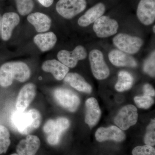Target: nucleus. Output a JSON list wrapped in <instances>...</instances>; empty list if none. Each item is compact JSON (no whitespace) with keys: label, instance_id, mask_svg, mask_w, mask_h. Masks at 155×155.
Here are the masks:
<instances>
[{"label":"nucleus","instance_id":"39448f33","mask_svg":"<svg viewBox=\"0 0 155 155\" xmlns=\"http://www.w3.org/2000/svg\"><path fill=\"white\" fill-rule=\"evenodd\" d=\"M113 42L120 51L128 54L138 52L143 45V41L140 38L124 33L117 35L113 38Z\"/></svg>","mask_w":155,"mask_h":155},{"label":"nucleus","instance_id":"473e14b6","mask_svg":"<svg viewBox=\"0 0 155 155\" xmlns=\"http://www.w3.org/2000/svg\"><path fill=\"white\" fill-rule=\"evenodd\" d=\"M155 25H154L153 28V31L154 32V33L155 32Z\"/></svg>","mask_w":155,"mask_h":155},{"label":"nucleus","instance_id":"ddd939ff","mask_svg":"<svg viewBox=\"0 0 155 155\" xmlns=\"http://www.w3.org/2000/svg\"><path fill=\"white\" fill-rule=\"evenodd\" d=\"M95 137L97 140L99 142L107 140L121 142L125 139V135L121 129L113 125L108 127L99 128L96 132Z\"/></svg>","mask_w":155,"mask_h":155},{"label":"nucleus","instance_id":"f257e3e1","mask_svg":"<svg viewBox=\"0 0 155 155\" xmlns=\"http://www.w3.org/2000/svg\"><path fill=\"white\" fill-rule=\"evenodd\" d=\"M31 72L28 66L22 62H8L0 68V85L7 87L14 80L23 82L28 80Z\"/></svg>","mask_w":155,"mask_h":155},{"label":"nucleus","instance_id":"2f4dec72","mask_svg":"<svg viewBox=\"0 0 155 155\" xmlns=\"http://www.w3.org/2000/svg\"><path fill=\"white\" fill-rule=\"evenodd\" d=\"M2 17L0 14V36L1 35V33H2Z\"/></svg>","mask_w":155,"mask_h":155},{"label":"nucleus","instance_id":"7c9ffc66","mask_svg":"<svg viewBox=\"0 0 155 155\" xmlns=\"http://www.w3.org/2000/svg\"><path fill=\"white\" fill-rule=\"evenodd\" d=\"M39 3L44 7H49L52 5L54 0H38Z\"/></svg>","mask_w":155,"mask_h":155},{"label":"nucleus","instance_id":"7ed1b4c3","mask_svg":"<svg viewBox=\"0 0 155 155\" xmlns=\"http://www.w3.org/2000/svg\"><path fill=\"white\" fill-rule=\"evenodd\" d=\"M70 126V122L64 117L56 119H49L43 127L44 132L47 135V140L49 144L55 145L59 143L62 134Z\"/></svg>","mask_w":155,"mask_h":155},{"label":"nucleus","instance_id":"423d86ee","mask_svg":"<svg viewBox=\"0 0 155 155\" xmlns=\"http://www.w3.org/2000/svg\"><path fill=\"white\" fill-rule=\"evenodd\" d=\"M53 94L59 104L70 112H74L77 110L80 105V100L78 96L68 89H56Z\"/></svg>","mask_w":155,"mask_h":155},{"label":"nucleus","instance_id":"9b49d317","mask_svg":"<svg viewBox=\"0 0 155 155\" xmlns=\"http://www.w3.org/2000/svg\"><path fill=\"white\" fill-rule=\"evenodd\" d=\"M137 15L143 25H148L153 23L155 20V0H140Z\"/></svg>","mask_w":155,"mask_h":155},{"label":"nucleus","instance_id":"c756f323","mask_svg":"<svg viewBox=\"0 0 155 155\" xmlns=\"http://www.w3.org/2000/svg\"><path fill=\"white\" fill-rule=\"evenodd\" d=\"M143 91L145 95L150 97L155 96V90L150 84H145L143 87Z\"/></svg>","mask_w":155,"mask_h":155},{"label":"nucleus","instance_id":"f3484780","mask_svg":"<svg viewBox=\"0 0 155 155\" xmlns=\"http://www.w3.org/2000/svg\"><path fill=\"white\" fill-rule=\"evenodd\" d=\"M105 6L102 3L97 4L89 9L78 19V23L81 27H87L102 17L105 12Z\"/></svg>","mask_w":155,"mask_h":155},{"label":"nucleus","instance_id":"4be33fe9","mask_svg":"<svg viewBox=\"0 0 155 155\" xmlns=\"http://www.w3.org/2000/svg\"><path fill=\"white\" fill-rule=\"evenodd\" d=\"M57 41V36L53 32L39 34L34 38V42L41 51H47L54 46Z\"/></svg>","mask_w":155,"mask_h":155},{"label":"nucleus","instance_id":"f8f14e48","mask_svg":"<svg viewBox=\"0 0 155 155\" xmlns=\"http://www.w3.org/2000/svg\"><path fill=\"white\" fill-rule=\"evenodd\" d=\"M36 95V86L33 83L25 84L17 96L16 108L19 112H24L33 101Z\"/></svg>","mask_w":155,"mask_h":155},{"label":"nucleus","instance_id":"6e6552de","mask_svg":"<svg viewBox=\"0 0 155 155\" xmlns=\"http://www.w3.org/2000/svg\"><path fill=\"white\" fill-rule=\"evenodd\" d=\"M137 108L132 105H128L119 110L114 119V122L122 130H126L135 125L138 119Z\"/></svg>","mask_w":155,"mask_h":155},{"label":"nucleus","instance_id":"9d476101","mask_svg":"<svg viewBox=\"0 0 155 155\" xmlns=\"http://www.w3.org/2000/svg\"><path fill=\"white\" fill-rule=\"evenodd\" d=\"M85 48L81 45L77 46L72 51L61 50L58 54L59 61L69 68H74L77 65L78 61L85 59L87 57Z\"/></svg>","mask_w":155,"mask_h":155},{"label":"nucleus","instance_id":"bb28decb","mask_svg":"<svg viewBox=\"0 0 155 155\" xmlns=\"http://www.w3.org/2000/svg\"><path fill=\"white\" fill-rule=\"evenodd\" d=\"M155 52L153 51L150 55L145 61L143 71L152 77H154L155 74Z\"/></svg>","mask_w":155,"mask_h":155},{"label":"nucleus","instance_id":"412c9836","mask_svg":"<svg viewBox=\"0 0 155 155\" xmlns=\"http://www.w3.org/2000/svg\"><path fill=\"white\" fill-rule=\"evenodd\" d=\"M64 80L78 91L86 93H90L92 91L91 86L81 75L77 73H67Z\"/></svg>","mask_w":155,"mask_h":155},{"label":"nucleus","instance_id":"72a5a7b5","mask_svg":"<svg viewBox=\"0 0 155 155\" xmlns=\"http://www.w3.org/2000/svg\"><path fill=\"white\" fill-rule=\"evenodd\" d=\"M10 155H18V154H17V153H13V154H11Z\"/></svg>","mask_w":155,"mask_h":155},{"label":"nucleus","instance_id":"a878e982","mask_svg":"<svg viewBox=\"0 0 155 155\" xmlns=\"http://www.w3.org/2000/svg\"><path fill=\"white\" fill-rule=\"evenodd\" d=\"M146 144L153 146L155 144V119L151 121L147 128V132L144 137Z\"/></svg>","mask_w":155,"mask_h":155},{"label":"nucleus","instance_id":"2eb2a0df","mask_svg":"<svg viewBox=\"0 0 155 155\" xmlns=\"http://www.w3.org/2000/svg\"><path fill=\"white\" fill-rule=\"evenodd\" d=\"M40 140L37 136L29 135L19 142L17 147L19 155H35L40 146Z\"/></svg>","mask_w":155,"mask_h":155},{"label":"nucleus","instance_id":"1a4fd4ad","mask_svg":"<svg viewBox=\"0 0 155 155\" xmlns=\"http://www.w3.org/2000/svg\"><path fill=\"white\" fill-rule=\"evenodd\" d=\"M119 28L118 22L107 16H102L94 22L93 30L97 36L105 38L117 33Z\"/></svg>","mask_w":155,"mask_h":155},{"label":"nucleus","instance_id":"a211bd4d","mask_svg":"<svg viewBox=\"0 0 155 155\" xmlns=\"http://www.w3.org/2000/svg\"><path fill=\"white\" fill-rule=\"evenodd\" d=\"M108 58L111 63L116 67H136L137 65L133 57L120 50H112L109 53Z\"/></svg>","mask_w":155,"mask_h":155},{"label":"nucleus","instance_id":"393cba45","mask_svg":"<svg viewBox=\"0 0 155 155\" xmlns=\"http://www.w3.org/2000/svg\"><path fill=\"white\" fill-rule=\"evenodd\" d=\"M17 10L22 16H25L31 13L34 7L32 0H16Z\"/></svg>","mask_w":155,"mask_h":155},{"label":"nucleus","instance_id":"4468645a","mask_svg":"<svg viewBox=\"0 0 155 155\" xmlns=\"http://www.w3.org/2000/svg\"><path fill=\"white\" fill-rule=\"evenodd\" d=\"M20 18L17 13L9 12L4 14L2 19L1 35L3 40L7 41L11 38L15 27L19 24Z\"/></svg>","mask_w":155,"mask_h":155},{"label":"nucleus","instance_id":"b1692460","mask_svg":"<svg viewBox=\"0 0 155 155\" xmlns=\"http://www.w3.org/2000/svg\"><path fill=\"white\" fill-rule=\"evenodd\" d=\"M11 143L8 129L2 125H0V155L6 153Z\"/></svg>","mask_w":155,"mask_h":155},{"label":"nucleus","instance_id":"c85d7f7f","mask_svg":"<svg viewBox=\"0 0 155 155\" xmlns=\"http://www.w3.org/2000/svg\"><path fill=\"white\" fill-rule=\"evenodd\" d=\"M133 155H155L154 148L146 145L136 147L132 150Z\"/></svg>","mask_w":155,"mask_h":155},{"label":"nucleus","instance_id":"5701e85b","mask_svg":"<svg viewBox=\"0 0 155 155\" xmlns=\"http://www.w3.org/2000/svg\"><path fill=\"white\" fill-rule=\"evenodd\" d=\"M133 82V77L130 73L127 71H120L118 74V81L115 85V89L119 92L128 90L132 87Z\"/></svg>","mask_w":155,"mask_h":155},{"label":"nucleus","instance_id":"dca6fc26","mask_svg":"<svg viewBox=\"0 0 155 155\" xmlns=\"http://www.w3.org/2000/svg\"><path fill=\"white\" fill-rule=\"evenodd\" d=\"M85 106V122L91 128L96 125L99 122L101 115V112L97 101L95 98H90L87 100Z\"/></svg>","mask_w":155,"mask_h":155},{"label":"nucleus","instance_id":"20e7f679","mask_svg":"<svg viewBox=\"0 0 155 155\" xmlns=\"http://www.w3.org/2000/svg\"><path fill=\"white\" fill-rule=\"evenodd\" d=\"M86 6V0H59L56 8L62 17L70 19L84 11Z\"/></svg>","mask_w":155,"mask_h":155},{"label":"nucleus","instance_id":"aec40b11","mask_svg":"<svg viewBox=\"0 0 155 155\" xmlns=\"http://www.w3.org/2000/svg\"><path fill=\"white\" fill-rule=\"evenodd\" d=\"M27 20L38 32H44L49 30L51 23V20L48 16L39 12L28 15Z\"/></svg>","mask_w":155,"mask_h":155},{"label":"nucleus","instance_id":"f03ea898","mask_svg":"<svg viewBox=\"0 0 155 155\" xmlns=\"http://www.w3.org/2000/svg\"><path fill=\"white\" fill-rule=\"evenodd\" d=\"M11 121L19 133L28 134L40 126L41 116L36 109H31L26 112L17 110L12 114Z\"/></svg>","mask_w":155,"mask_h":155},{"label":"nucleus","instance_id":"0eeeda50","mask_svg":"<svg viewBox=\"0 0 155 155\" xmlns=\"http://www.w3.org/2000/svg\"><path fill=\"white\" fill-rule=\"evenodd\" d=\"M93 74L97 79L103 80L110 75V69L104 59L102 52L99 50L91 51L89 55Z\"/></svg>","mask_w":155,"mask_h":155},{"label":"nucleus","instance_id":"cd10ccee","mask_svg":"<svg viewBox=\"0 0 155 155\" xmlns=\"http://www.w3.org/2000/svg\"><path fill=\"white\" fill-rule=\"evenodd\" d=\"M134 101L138 107L144 109H148L154 102L151 97L145 95L141 96L135 97Z\"/></svg>","mask_w":155,"mask_h":155},{"label":"nucleus","instance_id":"6ab92c4d","mask_svg":"<svg viewBox=\"0 0 155 155\" xmlns=\"http://www.w3.org/2000/svg\"><path fill=\"white\" fill-rule=\"evenodd\" d=\"M42 69L45 72L51 73L55 78L58 80L64 79L69 71V67L56 60L45 61L42 65Z\"/></svg>","mask_w":155,"mask_h":155}]
</instances>
